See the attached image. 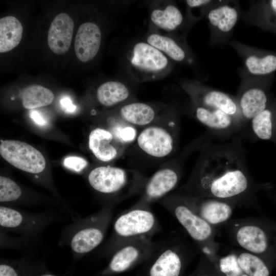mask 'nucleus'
Wrapping results in <instances>:
<instances>
[{
  "instance_id": "nucleus-1",
  "label": "nucleus",
  "mask_w": 276,
  "mask_h": 276,
  "mask_svg": "<svg viewBox=\"0 0 276 276\" xmlns=\"http://www.w3.org/2000/svg\"><path fill=\"white\" fill-rule=\"evenodd\" d=\"M269 183H259L251 176L241 138L204 145L200 158L188 182L179 191L196 197H212L237 206L259 208L258 193L269 191Z\"/></svg>"
},
{
  "instance_id": "nucleus-2",
  "label": "nucleus",
  "mask_w": 276,
  "mask_h": 276,
  "mask_svg": "<svg viewBox=\"0 0 276 276\" xmlns=\"http://www.w3.org/2000/svg\"><path fill=\"white\" fill-rule=\"evenodd\" d=\"M239 248L258 256L276 268V223L265 218L229 221L224 225Z\"/></svg>"
},
{
  "instance_id": "nucleus-3",
  "label": "nucleus",
  "mask_w": 276,
  "mask_h": 276,
  "mask_svg": "<svg viewBox=\"0 0 276 276\" xmlns=\"http://www.w3.org/2000/svg\"><path fill=\"white\" fill-rule=\"evenodd\" d=\"M159 202L182 225L201 255L213 263L220 251L216 227L197 214L178 193L166 196Z\"/></svg>"
},
{
  "instance_id": "nucleus-4",
  "label": "nucleus",
  "mask_w": 276,
  "mask_h": 276,
  "mask_svg": "<svg viewBox=\"0 0 276 276\" xmlns=\"http://www.w3.org/2000/svg\"><path fill=\"white\" fill-rule=\"evenodd\" d=\"M159 228L158 221L150 206L134 205L121 213L115 219L105 253L111 254L119 245L130 240L151 238Z\"/></svg>"
},
{
  "instance_id": "nucleus-5",
  "label": "nucleus",
  "mask_w": 276,
  "mask_h": 276,
  "mask_svg": "<svg viewBox=\"0 0 276 276\" xmlns=\"http://www.w3.org/2000/svg\"><path fill=\"white\" fill-rule=\"evenodd\" d=\"M126 62L132 78L141 82L162 78L172 69L170 59L144 41L131 45L126 54Z\"/></svg>"
},
{
  "instance_id": "nucleus-6",
  "label": "nucleus",
  "mask_w": 276,
  "mask_h": 276,
  "mask_svg": "<svg viewBox=\"0 0 276 276\" xmlns=\"http://www.w3.org/2000/svg\"><path fill=\"white\" fill-rule=\"evenodd\" d=\"M193 249L179 237L159 243L147 260L150 261L148 276H181L194 252Z\"/></svg>"
},
{
  "instance_id": "nucleus-7",
  "label": "nucleus",
  "mask_w": 276,
  "mask_h": 276,
  "mask_svg": "<svg viewBox=\"0 0 276 276\" xmlns=\"http://www.w3.org/2000/svg\"><path fill=\"white\" fill-rule=\"evenodd\" d=\"M91 188L104 195L126 198L142 190L145 183L137 175L119 167L100 166L92 170L88 176Z\"/></svg>"
},
{
  "instance_id": "nucleus-8",
  "label": "nucleus",
  "mask_w": 276,
  "mask_h": 276,
  "mask_svg": "<svg viewBox=\"0 0 276 276\" xmlns=\"http://www.w3.org/2000/svg\"><path fill=\"white\" fill-rule=\"evenodd\" d=\"M112 214V206L108 205L80 221L70 239V246L74 254L78 256L87 254L103 242Z\"/></svg>"
},
{
  "instance_id": "nucleus-9",
  "label": "nucleus",
  "mask_w": 276,
  "mask_h": 276,
  "mask_svg": "<svg viewBox=\"0 0 276 276\" xmlns=\"http://www.w3.org/2000/svg\"><path fill=\"white\" fill-rule=\"evenodd\" d=\"M212 263L219 276H270L275 269L261 257L240 248L219 254Z\"/></svg>"
},
{
  "instance_id": "nucleus-10",
  "label": "nucleus",
  "mask_w": 276,
  "mask_h": 276,
  "mask_svg": "<svg viewBox=\"0 0 276 276\" xmlns=\"http://www.w3.org/2000/svg\"><path fill=\"white\" fill-rule=\"evenodd\" d=\"M158 243L150 238H141L121 244L111 252L107 270L111 273H121L147 261Z\"/></svg>"
},
{
  "instance_id": "nucleus-11",
  "label": "nucleus",
  "mask_w": 276,
  "mask_h": 276,
  "mask_svg": "<svg viewBox=\"0 0 276 276\" xmlns=\"http://www.w3.org/2000/svg\"><path fill=\"white\" fill-rule=\"evenodd\" d=\"M1 155L11 165L32 174L42 172L45 168L43 155L30 145L19 141H1Z\"/></svg>"
},
{
  "instance_id": "nucleus-12",
  "label": "nucleus",
  "mask_w": 276,
  "mask_h": 276,
  "mask_svg": "<svg viewBox=\"0 0 276 276\" xmlns=\"http://www.w3.org/2000/svg\"><path fill=\"white\" fill-rule=\"evenodd\" d=\"M139 148L153 158H163L169 156L176 146V136L169 128L158 124L145 127L136 140Z\"/></svg>"
},
{
  "instance_id": "nucleus-13",
  "label": "nucleus",
  "mask_w": 276,
  "mask_h": 276,
  "mask_svg": "<svg viewBox=\"0 0 276 276\" xmlns=\"http://www.w3.org/2000/svg\"><path fill=\"white\" fill-rule=\"evenodd\" d=\"M187 204L211 225H223L229 221L236 206L228 201L212 197H196L179 191Z\"/></svg>"
},
{
  "instance_id": "nucleus-14",
  "label": "nucleus",
  "mask_w": 276,
  "mask_h": 276,
  "mask_svg": "<svg viewBox=\"0 0 276 276\" xmlns=\"http://www.w3.org/2000/svg\"><path fill=\"white\" fill-rule=\"evenodd\" d=\"M195 105L204 108L220 110L241 123L244 122L237 101L225 93L203 86L191 85L186 86Z\"/></svg>"
},
{
  "instance_id": "nucleus-15",
  "label": "nucleus",
  "mask_w": 276,
  "mask_h": 276,
  "mask_svg": "<svg viewBox=\"0 0 276 276\" xmlns=\"http://www.w3.org/2000/svg\"><path fill=\"white\" fill-rule=\"evenodd\" d=\"M181 177L179 167H167L157 171L145 182L141 199L135 205L150 206L164 198L178 185Z\"/></svg>"
},
{
  "instance_id": "nucleus-16",
  "label": "nucleus",
  "mask_w": 276,
  "mask_h": 276,
  "mask_svg": "<svg viewBox=\"0 0 276 276\" xmlns=\"http://www.w3.org/2000/svg\"><path fill=\"white\" fill-rule=\"evenodd\" d=\"M195 117L211 133L220 139L229 140L244 128L236 119L218 109L195 105Z\"/></svg>"
},
{
  "instance_id": "nucleus-17",
  "label": "nucleus",
  "mask_w": 276,
  "mask_h": 276,
  "mask_svg": "<svg viewBox=\"0 0 276 276\" xmlns=\"http://www.w3.org/2000/svg\"><path fill=\"white\" fill-rule=\"evenodd\" d=\"M48 221L42 216L6 206H0V225L6 230L26 235L35 234L47 225Z\"/></svg>"
},
{
  "instance_id": "nucleus-18",
  "label": "nucleus",
  "mask_w": 276,
  "mask_h": 276,
  "mask_svg": "<svg viewBox=\"0 0 276 276\" xmlns=\"http://www.w3.org/2000/svg\"><path fill=\"white\" fill-rule=\"evenodd\" d=\"M88 146L95 156L104 162L117 158L126 147L110 131L101 128H95L90 132Z\"/></svg>"
},
{
  "instance_id": "nucleus-19",
  "label": "nucleus",
  "mask_w": 276,
  "mask_h": 276,
  "mask_svg": "<svg viewBox=\"0 0 276 276\" xmlns=\"http://www.w3.org/2000/svg\"><path fill=\"white\" fill-rule=\"evenodd\" d=\"M101 32L95 22H86L80 25L77 31L74 49L78 59L86 62L97 54L101 45Z\"/></svg>"
},
{
  "instance_id": "nucleus-20",
  "label": "nucleus",
  "mask_w": 276,
  "mask_h": 276,
  "mask_svg": "<svg viewBox=\"0 0 276 276\" xmlns=\"http://www.w3.org/2000/svg\"><path fill=\"white\" fill-rule=\"evenodd\" d=\"M74 23L66 13L58 14L52 21L48 34V44L56 54H63L69 49L72 39Z\"/></svg>"
},
{
  "instance_id": "nucleus-21",
  "label": "nucleus",
  "mask_w": 276,
  "mask_h": 276,
  "mask_svg": "<svg viewBox=\"0 0 276 276\" xmlns=\"http://www.w3.org/2000/svg\"><path fill=\"white\" fill-rule=\"evenodd\" d=\"M183 20L179 9L170 3L153 7L150 14V21L153 27L167 32L178 29Z\"/></svg>"
},
{
  "instance_id": "nucleus-22",
  "label": "nucleus",
  "mask_w": 276,
  "mask_h": 276,
  "mask_svg": "<svg viewBox=\"0 0 276 276\" xmlns=\"http://www.w3.org/2000/svg\"><path fill=\"white\" fill-rule=\"evenodd\" d=\"M119 117L135 127H146L157 118V111L152 105L139 102H130L122 105Z\"/></svg>"
},
{
  "instance_id": "nucleus-23",
  "label": "nucleus",
  "mask_w": 276,
  "mask_h": 276,
  "mask_svg": "<svg viewBox=\"0 0 276 276\" xmlns=\"http://www.w3.org/2000/svg\"><path fill=\"white\" fill-rule=\"evenodd\" d=\"M145 41L176 62H185L188 57L185 48L171 35L153 31L146 35Z\"/></svg>"
},
{
  "instance_id": "nucleus-24",
  "label": "nucleus",
  "mask_w": 276,
  "mask_h": 276,
  "mask_svg": "<svg viewBox=\"0 0 276 276\" xmlns=\"http://www.w3.org/2000/svg\"><path fill=\"white\" fill-rule=\"evenodd\" d=\"M237 102L242 118L246 124L266 108L267 97L263 89L253 86L244 90Z\"/></svg>"
},
{
  "instance_id": "nucleus-25",
  "label": "nucleus",
  "mask_w": 276,
  "mask_h": 276,
  "mask_svg": "<svg viewBox=\"0 0 276 276\" xmlns=\"http://www.w3.org/2000/svg\"><path fill=\"white\" fill-rule=\"evenodd\" d=\"M99 102L106 107L127 103L131 97L129 86L119 81H109L102 83L97 90Z\"/></svg>"
},
{
  "instance_id": "nucleus-26",
  "label": "nucleus",
  "mask_w": 276,
  "mask_h": 276,
  "mask_svg": "<svg viewBox=\"0 0 276 276\" xmlns=\"http://www.w3.org/2000/svg\"><path fill=\"white\" fill-rule=\"evenodd\" d=\"M23 28L15 17L7 16L0 19V52H7L20 42Z\"/></svg>"
},
{
  "instance_id": "nucleus-27",
  "label": "nucleus",
  "mask_w": 276,
  "mask_h": 276,
  "mask_svg": "<svg viewBox=\"0 0 276 276\" xmlns=\"http://www.w3.org/2000/svg\"><path fill=\"white\" fill-rule=\"evenodd\" d=\"M252 134L258 139L276 142V113L267 107L250 121Z\"/></svg>"
},
{
  "instance_id": "nucleus-28",
  "label": "nucleus",
  "mask_w": 276,
  "mask_h": 276,
  "mask_svg": "<svg viewBox=\"0 0 276 276\" xmlns=\"http://www.w3.org/2000/svg\"><path fill=\"white\" fill-rule=\"evenodd\" d=\"M20 97L25 108L33 109L50 105L54 96L49 89L39 85H32L22 90Z\"/></svg>"
},
{
  "instance_id": "nucleus-29",
  "label": "nucleus",
  "mask_w": 276,
  "mask_h": 276,
  "mask_svg": "<svg viewBox=\"0 0 276 276\" xmlns=\"http://www.w3.org/2000/svg\"><path fill=\"white\" fill-rule=\"evenodd\" d=\"M209 22L213 27L222 32H228L234 27L238 20L237 10L228 5H223L212 9L208 13Z\"/></svg>"
},
{
  "instance_id": "nucleus-30",
  "label": "nucleus",
  "mask_w": 276,
  "mask_h": 276,
  "mask_svg": "<svg viewBox=\"0 0 276 276\" xmlns=\"http://www.w3.org/2000/svg\"><path fill=\"white\" fill-rule=\"evenodd\" d=\"M248 71L253 75H265L276 70V57L268 55L262 57L248 56L245 61Z\"/></svg>"
},
{
  "instance_id": "nucleus-31",
  "label": "nucleus",
  "mask_w": 276,
  "mask_h": 276,
  "mask_svg": "<svg viewBox=\"0 0 276 276\" xmlns=\"http://www.w3.org/2000/svg\"><path fill=\"white\" fill-rule=\"evenodd\" d=\"M111 132L125 146L135 142L138 133L136 127L124 121L119 117L118 119H111Z\"/></svg>"
},
{
  "instance_id": "nucleus-32",
  "label": "nucleus",
  "mask_w": 276,
  "mask_h": 276,
  "mask_svg": "<svg viewBox=\"0 0 276 276\" xmlns=\"http://www.w3.org/2000/svg\"><path fill=\"white\" fill-rule=\"evenodd\" d=\"M22 194L20 187L12 179L0 176V201L8 203L18 200Z\"/></svg>"
},
{
  "instance_id": "nucleus-33",
  "label": "nucleus",
  "mask_w": 276,
  "mask_h": 276,
  "mask_svg": "<svg viewBox=\"0 0 276 276\" xmlns=\"http://www.w3.org/2000/svg\"><path fill=\"white\" fill-rule=\"evenodd\" d=\"M198 269L189 276H219L212 262L201 255Z\"/></svg>"
},
{
  "instance_id": "nucleus-34",
  "label": "nucleus",
  "mask_w": 276,
  "mask_h": 276,
  "mask_svg": "<svg viewBox=\"0 0 276 276\" xmlns=\"http://www.w3.org/2000/svg\"><path fill=\"white\" fill-rule=\"evenodd\" d=\"M63 165L69 169L79 172L86 167L87 162L81 157L71 156L64 158Z\"/></svg>"
},
{
  "instance_id": "nucleus-35",
  "label": "nucleus",
  "mask_w": 276,
  "mask_h": 276,
  "mask_svg": "<svg viewBox=\"0 0 276 276\" xmlns=\"http://www.w3.org/2000/svg\"><path fill=\"white\" fill-rule=\"evenodd\" d=\"M60 104L62 109L66 112L72 113L76 111L77 107L68 96H63L60 100Z\"/></svg>"
},
{
  "instance_id": "nucleus-36",
  "label": "nucleus",
  "mask_w": 276,
  "mask_h": 276,
  "mask_svg": "<svg viewBox=\"0 0 276 276\" xmlns=\"http://www.w3.org/2000/svg\"><path fill=\"white\" fill-rule=\"evenodd\" d=\"M30 118L38 126L44 127L47 125L48 121L43 115L38 111L32 110L30 112Z\"/></svg>"
},
{
  "instance_id": "nucleus-37",
  "label": "nucleus",
  "mask_w": 276,
  "mask_h": 276,
  "mask_svg": "<svg viewBox=\"0 0 276 276\" xmlns=\"http://www.w3.org/2000/svg\"><path fill=\"white\" fill-rule=\"evenodd\" d=\"M0 276H19L15 269L10 265L2 263L0 265Z\"/></svg>"
},
{
  "instance_id": "nucleus-38",
  "label": "nucleus",
  "mask_w": 276,
  "mask_h": 276,
  "mask_svg": "<svg viewBox=\"0 0 276 276\" xmlns=\"http://www.w3.org/2000/svg\"><path fill=\"white\" fill-rule=\"evenodd\" d=\"M211 2L208 0H188L186 1V4L189 7L195 8L206 5Z\"/></svg>"
},
{
  "instance_id": "nucleus-39",
  "label": "nucleus",
  "mask_w": 276,
  "mask_h": 276,
  "mask_svg": "<svg viewBox=\"0 0 276 276\" xmlns=\"http://www.w3.org/2000/svg\"><path fill=\"white\" fill-rule=\"evenodd\" d=\"M270 196L276 204V195L271 194Z\"/></svg>"
},
{
  "instance_id": "nucleus-40",
  "label": "nucleus",
  "mask_w": 276,
  "mask_h": 276,
  "mask_svg": "<svg viewBox=\"0 0 276 276\" xmlns=\"http://www.w3.org/2000/svg\"><path fill=\"white\" fill-rule=\"evenodd\" d=\"M40 276H56V275L51 274H42V275H41Z\"/></svg>"
}]
</instances>
